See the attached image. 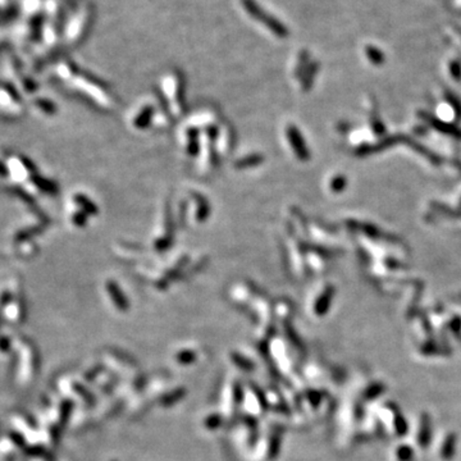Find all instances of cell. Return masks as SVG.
<instances>
[{
  "label": "cell",
  "instance_id": "cell-2",
  "mask_svg": "<svg viewBox=\"0 0 461 461\" xmlns=\"http://www.w3.org/2000/svg\"><path fill=\"white\" fill-rule=\"evenodd\" d=\"M150 116H151V109L149 107H145L141 112H140L139 116L134 119L135 126H137V127H144V126H146L148 125Z\"/></svg>",
  "mask_w": 461,
  "mask_h": 461
},
{
  "label": "cell",
  "instance_id": "cell-1",
  "mask_svg": "<svg viewBox=\"0 0 461 461\" xmlns=\"http://www.w3.org/2000/svg\"><path fill=\"white\" fill-rule=\"evenodd\" d=\"M261 160H263V158L261 157H258V155H252V157H247V158H244V159L238 160V162L236 163V167H237V168H249V167L258 166Z\"/></svg>",
  "mask_w": 461,
  "mask_h": 461
}]
</instances>
